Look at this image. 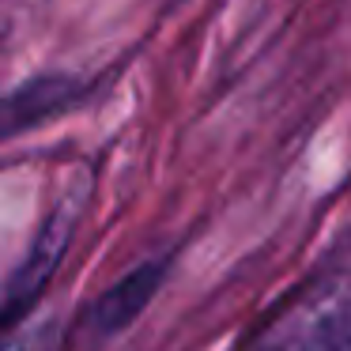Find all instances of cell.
Wrapping results in <instances>:
<instances>
[{
    "instance_id": "1",
    "label": "cell",
    "mask_w": 351,
    "mask_h": 351,
    "mask_svg": "<svg viewBox=\"0 0 351 351\" xmlns=\"http://www.w3.org/2000/svg\"><path fill=\"white\" fill-rule=\"evenodd\" d=\"M69 234H72V219H69V215H53V219H49L46 227L38 230V242H34V250L27 253L23 268L12 276V287H8V317H12V321H16V313L42 291V283L49 280L53 265L61 261L64 245H69Z\"/></svg>"
},
{
    "instance_id": "2",
    "label": "cell",
    "mask_w": 351,
    "mask_h": 351,
    "mask_svg": "<svg viewBox=\"0 0 351 351\" xmlns=\"http://www.w3.org/2000/svg\"><path fill=\"white\" fill-rule=\"evenodd\" d=\"M84 95V84L72 76H38L31 84L16 87L8 99V129H23V125H34L42 117L57 114V110H69L72 102Z\"/></svg>"
},
{
    "instance_id": "3",
    "label": "cell",
    "mask_w": 351,
    "mask_h": 351,
    "mask_svg": "<svg viewBox=\"0 0 351 351\" xmlns=\"http://www.w3.org/2000/svg\"><path fill=\"white\" fill-rule=\"evenodd\" d=\"M155 283H159V268H152V265L140 268L136 276H129L125 283H117V287L99 302V310H95V317H91L95 332H102V336L117 332V328L147 302V295L155 291Z\"/></svg>"
},
{
    "instance_id": "4",
    "label": "cell",
    "mask_w": 351,
    "mask_h": 351,
    "mask_svg": "<svg viewBox=\"0 0 351 351\" xmlns=\"http://www.w3.org/2000/svg\"><path fill=\"white\" fill-rule=\"evenodd\" d=\"M8 351H53V336L49 328H27L23 336H12Z\"/></svg>"
}]
</instances>
